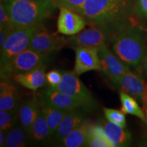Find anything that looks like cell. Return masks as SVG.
<instances>
[{
	"instance_id": "obj_1",
	"label": "cell",
	"mask_w": 147,
	"mask_h": 147,
	"mask_svg": "<svg viewBox=\"0 0 147 147\" xmlns=\"http://www.w3.org/2000/svg\"><path fill=\"white\" fill-rule=\"evenodd\" d=\"M135 0H87L78 12L90 26L105 32L113 41L117 34L134 26Z\"/></svg>"
},
{
	"instance_id": "obj_2",
	"label": "cell",
	"mask_w": 147,
	"mask_h": 147,
	"mask_svg": "<svg viewBox=\"0 0 147 147\" xmlns=\"http://www.w3.org/2000/svg\"><path fill=\"white\" fill-rule=\"evenodd\" d=\"M1 2L4 5L16 28L41 25L59 8L53 0H3Z\"/></svg>"
},
{
	"instance_id": "obj_3",
	"label": "cell",
	"mask_w": 147,
	"mask_h": 147,
	"mask_svg": "<svg viewBox=\"0 0 147 147\" xmlns=\"http://www.w3.org/2000/svg\"><path fill=\"white\" fill-rule=\"evenodd\" d=\"M113 51L129 67H141L147 52L144 30L136 25L124 29L113 39Z\"/></svg>"
},
{
	"instance_id": "obj_4",
	"label": "cell",
	"mask_w": 147,
	"mask_h": 147,
	"mask_svg": "<svg viewBox=\"0 0 147 147\" xmlns=\"http://www.w3.org/2000/svg\"><path fill=\"white\" fill-rule=\"evenodd\" d=\"M42 25V24L36 26L16 28L9 34L3 47L0 48L1 70L4 69L8 66L14 57L28 49L33 36Z\"/></svg>"
},
{
	"instance_id": "obj_5",
	"label": "cell",
	"mask_w": 147,
	"mask_h": 147,
	"mask_svg": "<svg viewBox=\"0 0 147 147\" xmlns=\"http://www.w3.org/2000/svg\"><path fill=\"white\" fill-rule=\"evenodd\" d=\"M62 75L61 82L55 89L78 101L86 111H92L97 107L93 95L78 78V75L69 71H63Z\"/></svg>"
},
{
	"instance_id": "obj_6",
	"label": "cell",
	"mask_w": 147,
	"mask_h": 147,
	"mask_svg": "<svg viewBox=\"0 0 147 147\" xmlns=\"http://www.w3.org/2000/svg\"><path fill=\"white\" fill-rule=\"evenodd\" d=\"M48 55L41 54L32 49L22 51L10 61L6 67L1 70V78L5 80L8 76L27 72L44 65Z\"/></svg>"
},
{
	"instance_id": "obj_7",
	"label": "cell",
	"mask_w": 147,
	"mask_h": 147,
	"mask_svg": "<svg viewBox=\"0 0 147 147\" xmlns=\"http://www.w3.org/2000/svg\"><path fill=\"white\" fill-rule=\"evenodd\" d=\"M112 84L119 91L125 92L140 103L142 109L147 103V82L140 74L129 71L112 78Z\"/></svg>"
},
{
	"instance_id": "obj_8",
	"label": "cell",
	"mask_w": 147,
	"mask_h": 147,
	"mask_svg": "<svg viewBox=\"0 0 147 147\" xmlns=\"http://www.w3.org/2000/svg\"><path fill=\"white\" fill-rule=\"evenodd\" d=\"M67 45V39L50 34L42 25L33 36L29 49L41 54L49 55Z\"/></svg>"
},
{
	"instance_id": "obj_9",
	"label": "cell",
	"mask_w": 147,
	"mask_h": 147,
	"mask_svg": "<svg viewBox=\"0 0 147 147\" xmlns=\"http://www.w3.org/2000/svg\"><path fill=\"white\" fill-rule=\"evenodd\" d=\"M112 41L110 38L105 32L96 27L86 29L83 32L71 36L67 39V44L74 49L77 47L100 48L104 45H107Z\"/></svg>"
},
{
	"instance_id": "obj_10",
	"label": "cell",
	"mask_w": 147,
	"mask_h": 147,
	"mask_svg": "<svg viewBox=\"0 0 147 147\" xmlns=\"http://www.w3.org/2000/svg\"><path fill=\"white\" fill-rule=\"evenodd\" d=\"M57 31L65 36H74L85 28L87 22L81 14L67 8H59Z\"/></svg>"
},
{
	"instance_id": "obj_11",
	"label": "cell",
	"mask_w": 147,
	"mask_h": 147,
	"mask_svg": "<svg viewBox=\"0 0 147 147\" xmlns=\"http://www.w3.org/2000/svg\"><path fill=\"white\" fill-rule=\"evenodd\" d=\"M98 55L100 61L101 70L110 80L131 71L129 67L121 61L107 45L98 48Z\"/></svg>"
},
{
	"instance_id": "obj_12",
	"label": "cell",
	"mask_w": 147,
	"mask_h": 147,
	"mask_svg": "<svg viewBox=\"0 0 147 147\" xmlns=\"http://www.w3.org/2000/svg\"><path fill=\"white\" fill-rule=\"evenodd\" d=\"M74 50L76 59L73 71L76 74L79 76L89 71L101 70L97 48L77 47Z\"/></svg>"
},
{
	"instance_id": "obj_13",
	"label": "cell",
	"mask_w": 147,
	"mask_h": 147,
	"mask_svg": "<svg viewBox=\"0 0 147 147\" xmlns=\"http://www.w3.org/2000/svg\"><path fill=\"white\" fill-rule=\"evenodd\" d=\"M40 97L51 106L67 111L82 108L81 104L75 99L50 86L44 91Z\"/></svg>"
},
{
	"instance_id": "obj_14",
	"label": "cell",
	"mask_w": 147,
	"mask_h": 147,
	"mask_svg": "<svg viewBox=\"0 0 147 147\" xmlns=\"http://www.w3.org/2000/svg\"><path fill=\"white\" fill-rule=\"evenodd\" d=\"M46 66L42 65L27 72L17 74L12 76L14 80L27 89L36 91L43 87L47 82Z\"/></svg>"
},
{
	"instance_id": "obj_15",
	"label": "cell",
	"mask_w": 147,
	"mask_h": 147,
	"mask_svg": "<svg viewBox=\"0 0 147 147\" xmlns=\"http://www.w3.org/2000/svg\"><path fill=\"white\" fill-rule=\"evenodd\" d=\"M106 136L115 146H129L132 141L131 134L125 127L117 125L109 121H102L100 123Z\"/></svg>"
},
{
	"instance_id": "obj_16",
	"label": "cell",
	"mask_w": 147,
	"mask_h": 147,
	"mask_svg": "<svg viewBox=\"0 0 147 147\" xmlns=\"http://www.w3.org/2000/svg\"><path fill=\"white\" fill-rule=\"evenodd\" d=\"M40 109L39 102L35 97L23 101L18 108V118L20 123L29 135Z\"/></svg>"
},
{
	"instance_id": "obj_17",
	"label": "cell",
	"mask_w": 147,
	"mask_h": 147,
	"mask_svg": "<svg viewBox=\"0 0 147 147\" xmlns=\"http://www.w3.org/2000/svg\"><path fill=\"white\" fill-rule=\"evenodd\" d=\"M84 121V114L79 109L69 111L60 123L54 135L58 141L67 136Z\"/></svg>"
},
{
	"instance_id": "obj_18",
	"label": "cell",
	"mask_w": 147,
	"mask_h": 147,
	"mask_svg": "<svg viewBox=\"0 0 147 147\" xmlns=\"http://www.w3.org/2000/svg\"><path fill=\"white\" fill-rule=\"evenodd\" d=\"M38 100L40 109L49 125L51 136L54 135L60 123L69 111L54 107L42 100L41 97H40L39 100Z\"/></svg>"
},
{
	"instance_id": "obj_19",
	"label": "cell",
	"mask_w": 147,
	"mask_h": 147,
	"mask_svg": "<svg viewBox=\"0 0 147 147\" xmlns=\"http://www.w3.org/2000/svg\"><path fill=\"white\" fill-rule=\"evenodd\" d=\"M17 91L13 84L5 80L0 83V111L12 110L18 108Z\"/></svg>"
},
{
	"instance_id": "obj_20",
	"label": "cell",
	"mask_w": 147,
	"mask_h": 147,
	"mask_svg": "<svg viewBox=\"0 0 147 147\" xmlns=\"http://www.w3.org/2000/svg\"><path fill=\"white\" fill-rule=\"evenodd\" d=\"M89 123L84 121L82 123L74 129L70 134L61 141L63 146L81 147L86 146L89 131Z\"/></svg>"
},
{
	"instance_id": "obj_21",
	"label": "cell",
	"mask_w": 147,
	"mask_h": 147,
	"mask_svg": "<svg viewBox=\"0 0 147 147\" xmlns=\"http://www.w3.org/2000/svg\"><path fill=\"white\" fill-rule=\"evenodd\" d=\"M119 96L121 103V110L125 114L136 116L147 124L146 115L138 101L130 95L121 91H119Z\"/></svg>"
},
{
	"instance_id": "obj_22",
	"label": "cell",
	"mask_w": 147,
	"mask_h": 147,
	"mask_svg": "<svg viewBox=\"0 0 147 147\" xmlns=\"http://www.w3.org/2000/svg\"><path fill=\"white\" fill-rule=\"evenodd\" d=\"M86 146L115 147L106 136L104 128L101 125H90L89 136Z\"/></svg>"
},
{
	"instance_id": "obj_23",
	"label": "cell",
	"mask_w": 147,
	"mask_h": 147,
	"mask_svg": "<svg viewBox=\"0 0 147 147\" xmlns=\"http://www.w3.org/2000/svg\"><path fill=\"white\" fill-rule=\"evenodd\" d=\"M29 136L37 142L46 141L51 136L49 125L41 109H40L38 116L33 124Z\"/></svg>"
},
{
	"instance_id": "obj_24",
	"label": "cell",
	"mask_w": 147,
	"mask_h": 147,
	"mask_svg": "<svg viewBox=\"0 0 147 147\" xmlns=\"http://www.w3.org/2000/svg\"><path fill=\"white\" fill-rule=\"evenodd\" d=\"M29 134L23 127L12 128L5 136L4 146L6 147H23L28 142Z\"/></svg>"
},
{
	"instance_id": "obj_25",
	"label": "cell",
	"mask_w": 147,
	"mask_h": 147,
	"mask_svg": "<svg viewBox=\"0 0 147 147\" xmlns=\"http://www.w3.org/2000/svg\"><path fill=\"white\" fill-rule=\"evenodd\" d=\"M18 117V108L12 110L0 111V129L6 133L13 127Z\"/></svg>"
},
{
	"instance_id": "obj_26",
	"label": "cell",
	"mask_w": 147,
	"mask_h": 147,
	"mask_svg": "<svg viewBox=\"0 0 147 147\" xmlns=\"http://www.w3.org/2000/svg\"><path fill=\"white\" fill-rule=\"evenodd\" d=\"M104 113L106 119L108 121L122 127H126L127 122L125 114L122 110L104 108Z\"/></svg>"
},
{
	"instance_id": "obj_27",
	"label": "cell",
	"mask_w": 147,
	"mask_h": 147,
	"mask_svg": "<svg viewBox=\"0 0 147 147\" xmlns=\"http://www.w3.org/2000/svg\"><path fill=\"white\" fill-rule=\"evenodd\" d=\"M0 29H5L10 32L16 29L2 2L0 3Z\"/></svg>"
},
{
	"instance_id": "obj_28",
	"label": "cell",
	"mask_w": 147,
	"mask_h": 147,
	"mask_svg": "<svg viewBox=\"0 0 147 147\" xmlns=\"http://www.w3.org/2000/svg\"><path fill=\"white\" fill-rule=\"evenodd\" d=\"M59 8H67L71 10L80 12L82 5L87 0H53Z\"/></svg>"
},
{
	"instance_id": "obj_29",
	"label": "cell",
	"mask_w": 147,
	"mask_h": 147,
	"mask_svg": "<svg viewBox=\"0 0 147 147\" xmlns=\"http://www.w3.org/2000/svg\"><path fill=\"white\" fill-rule=\"evenodd\" d=\"M62 72L58 70H51L46 74L47 82L50 87L56 88L62 80Z\"/></svg>"
},
{
	"instance_id": "obj_30",
	"label": "cell",
	"mask_w": 147,
	"mask_h": 147,
	"mask_svg": "<svg viewBox=\"0 0 147 147\" xmlns=\"http://www.w3.org/2000/svg\"><path fill=\"white\" fill-rule=\"evenodd\" d=\"M135 14L138 17L147 20V0H136Z\"/></svg>"
},
{
	"instance_id": "obj_31",
	"label": "cell",
	"mask_w": 147,
	"mask_h": 147,
	"mask_svg": "<svg viewBox=\"0 0 147 147\" xmlns=\"http://www.w3.org/2000/svg\"><path fill=\"white\" fill-rule=\"evenodd\" d=\"M11 32H12V31H11ZM11 32L8 30H5V29H0V48L3 47L7 37H8L9 34H10Z\"/></svg>"
},
{
	"instance_id": "obj_32",
	"label": "cell",
	"mask_w": 147,
	"mask_h": 147,
	"mask_svg": "<svg viewBox=\"0 0 147 147\" xmlns=\"http://www.w3.org/2000/svg\"><path fill=\"white\" fill-rule=\"evenodd\" d=\"M141 68L142 69L143 73L144 74L145 77L147 79V52L146 56L144 57V59L142 63V65H141Z\"/></svg>"
},
{
	"instance_id": "obj_33",
	"label": "cell",
	"mask_w": 147,
	"mask_h": 147,
	"mask_svg": "<svg viewBox=\"0 0 147 147\" xmlns=\"http://www.w3.org/2000/svg\"><path fill=\"white\" fill-rule=\"evenodd\" d=\"M5 140V132H3L2 130H0V146H4Z\"/></svg>"
},
{
	"instance_id": "obj_34",
	"label": "cell",
	"mask_w": 147,
	"mask_h": 147,
	"mask_svg": "<svg viewBox=\"0 0 147 147\" xmlns=\"http://www.w3.org/2000/svg\"><path fill=\"white\" fill-rule=\"evenodd\" d=\"M138 146L142 147H147V138H146L141 140L138 142Z\"/></svg>"
},
{
	"instance_id": "obj_35",
	"label": "cell",
	"mask_w": 147,
	"mask_h": 147,
	"mask_svg": "<svg viewBox=\"0 0 147 147\" xmlns=\"http://www.w3.org/2000/svg\"><path fill=\"white\" fill-rule=\"evenodd\" d=\"M143 110H144V113H145V115H146V120H147V103H146V106H145L144 107V108H143Z\"/></svg>"
},
{
	"instance_id": "obj_36",
	"label": "cell",
	"mask_w": 147,
	"mask_h": 147,
	"mask_svg": "<svg viewBox=\"0 0 147 147\" xmlns=\"http://www.w3.org/2000/svg\"><path fill=\"white\" fill-rule=\"evenodd\" d=\"M25 1H39V0H25Z\"/></svg>"
},
{
	"instance_id": "obj_37",
	"label": "cell",
	"mask_w": 147,
	"mask_h": 147,
	"mask_svg": "<svg viewBox=\"0 0 147 147\" xmlns=\"http://www.w3.org/2000/svg\"><path fill=\"white\" fill-rule=\"evenodd\" d=\"M3 1V0H1V1Z\"/></svg>"
},
{
	"instance_id": "obj_38",
	"label": "cell",
	"mask_w": 147,
	"mask_h": 147,
	"mask_svg": "<svg viewBox=\"0 0 147 147\" xmlns=\"http://www.w3.org/2000/svg\"><path fill=\"white\" fill-rule=\"evenodd\" d=\"M146 42H147V38H146Z\"/></svg>"
}]
</instances>
